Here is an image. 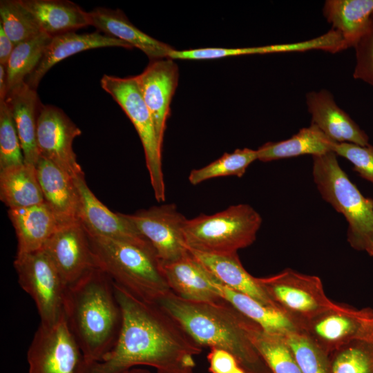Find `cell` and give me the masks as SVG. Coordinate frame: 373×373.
<instances>
[{
	"label": "cell",
	"instance_id": "6da1fadb",
	"mask_svg": "<svg viewBox=\"0 0 373 373\" xmlns=\"http://www.w3.org/2000/svg\"><path fill=\"white\" fill-rule=\"evenodd\" d=\"M122 323L117 341L100 361L84 362L79 373H128L139 365L157 373H184L202 347L161 307L113 283Z\"/></svg>",
	"mask_w": 373,
	"mask_h": 373
},
{
	"label": "cell",
	"instance_id": "7a4b0ae2",
	"mask_svg": "<svg viewBox=\"0 0 373 373\" xmlns=\"http://www.w3.org/2000/svg\"><path fill=\"white\" fill-rule=\"evenodd\" d=\"M64 313L86 363L100 361L115 346L122 314L113 281L99 267L66 289Z\"/></svg>",
	"mask_w": 373,
	"mask_h": 373
},
{
	"label": "cell",
	"instance_id": "3957f363",
	"mask_svg": "<svg viewBox=\"0 0 373 373\" xmlns=\"http://www.w3.org/2000/svg\"><path fill=\"white\" fill-rule=\"evenodd\" d=\"M156 305L174 318L202 347L228 351L247 373H271L249 337L256 323L227 301L186 300L170 291Z\"/></svg>",
	"mask_w": 373,
	"mask_h": 373
},
{
	"label": "cell",
	"instance_id": "277c9868",
	"mask_svg": "<svg viewBox=\"0 0 373 373\" xmlns=\"http://www.w3.org/2000/svg\"><path fill=\"white\" fill-rule=\"evenodd\" d=\"M86 231L97 267L113 283L136 298L155 305L171 291L162 262L150 244L118 240Z\"/></svg>",
	"mask_w": 373,
	"mask_h": 373
},
{
	"label": "cell",
	"instance_id": "5b68a950",
	"mask_svg": "<svg viewBox=\"0 0 373 373\" xmlns=\"http://www.w3.org/2000/svg\"><path fill=\"white\" fill-rule=\"evenodd\" d=\"M336 154L313 156L312 176L322 198L346 219L347 241L364 250L373 236V200L362 195L340 166Z\"/></svg>",
	"mask_w": 373,
	"mask_h": 373
},
{
	"label": "cell",
	"instance_id": "8992f818",
	"mask_svg": "<svg viewBox=\"0 0 373 373\" xmlns=\"http://www.w3.org/2000/svg\"><path fill=\"white\" fill-rule=\"evenodd\" d=\"M262 224L260 215L247 204H238L212 215L186 219L184 226L189 249L231 254L251 245Z\"/></svg>",
	"mask_w": 373,
	"mask_h": 373
},
{
	"label": "cell",
	"instance_id": "52a82bcc",
	"mask_svg": "<svg viewBox=\"0 0 373 373\" xmlns=\"http://www.w3.org/2000/svg\"><path fill=\"white\" fill-rule=\"evenodd\" d=\"M102 88L121 106L133 123L141 140L151 184L155 199L165 200V184L162 166V144L142 95L135 76L125 78L104 75Z\"/></svg>",
	"mask_w": 373,
	"mask_h": 373
},
{
	"label": "cell",
	"instance_id": "ba28073f",
	"mask_svg": "<svg viewBox=\"0 0 373 373\" xmlns=\"http://www.w3.org/2000/svg\"><path fill=\"white\" fill-rule=\"evenodd\" d=\"M259 283L276 307L289 318L298 330L319 315L336 308L326 296L321 279L291 269L268 277Z\"/></svg>",
	"mask_w": 373,
	"mask_h": 373
},
{
	"label": "cell",
	"instance_id": "9c48e42d",
	"mask_svg": "<svg viewBox=\"0 0 373 373\" xmlns=\"http://www.w3.org/2000/svg\"><path fill=\"white\" fill-rule=\"evenodd\" d=\"M13 265L19 285L35 303L40 323L57 321L64 314L68 285L48 254L43 249L16 254Z\"/></svg>",
	"mask_w": 373,
	"mask_h": 373
},
{
	"label": "cell",
	"instance_id": "30bf717a",
	"mask_svg": "<svg viewBox=\"0 0 373 373\" xmlns=\"http://www.w3.org/2000/svg\"><path fill=\"white\" fill-rule=\"evenodd\" d=\"M28 373H79L83 353L64 314L55 323H40L27 352Z\"/></svg>",
	"mask_w": 373,
	"mask_h": 373
},
{
	"label": "cell",
	"instance_id": "8fae6325",
	"mask_svg": "<svg viewBox=\"0 0 373 373\" xmlns=\"http://www.w3.org/2000/svg\"><path fill=\"white\" fill-rule=\"evenodd\" d=\"M124 216L150 243L162 263L176 260L189 253L184 236L186 218L175 204L153 206Z\"/></svg>",
	"mask_w": 373,
	"mask_h": 373
},
{
	"label": "cell",
	"instance_id": "7c38bea8",
	"mask_svg": "<svg viewBox=\"0 0 373 373\" xmlns=\"http://www.w3.org/2000/svg\"><path fill=\"white\" fill-rule=\"evenodd\" d=\"M300 331L330 356L352 341L373 336V310L339 305L314 318Z\"/></svg>",
	"mask_w": 373,
	"mask_h": 373
},
{
	"label": "cell",
	"instance_id": "4fadbf2b",
	"mask_svg": "<svg viewBox=\"0 0 373 373\" xmlns=\"http://www.w3.org/2000/svg\"><path fill=\"white\" fill-rule=\"evenodd\" d=\"M82 131L60 108L41 104L37 123V146L43 157L73 177L84 174L73 149Z\"/></svg>",
	"mask_w": 373,
	"mask_h": 373
},
{
	"label": "cell",
	"instance_id": "5bb4252c",
	"mask_svg": "<svg viewBox=\"0 0 373 373\" xmlns=\"http://www.w3.org/2000/svg\"><path fill=\"white\" fill-rule=\"evenodd\" d=\"M42 249L68 286L98 267L88 236L79 220L61 224Z\"/></svg>",
	"mask_w": 373,
	"mask_h": 373
},
{
	"label": "cell",
	"instance_id": "9a60e30c",
	"mask_svg": "<svg viewBox=\"0 0 373 373\" xmlns=\"http://www.w3.org/2000/svg\"><path fill=\"white\" fill-rule=\"evenodd\" d=\"M135 77L162 144L171 102L178 86V67L170 58L151 60L144 71Z\"/></svg>",
	"mask_w": 373,
	"mask_h": 373
},
{
	"label": "cell",
	"instance_id": "2e32d148",
	"mask_svg": "<svg viewBox=\"0 0 373 373\" xmlns=\"http://www.w3.org/2000/svg\"><path fill=\"white\" fill-rule=\"evenodd\" d=\"M79 195L78 218L91 233L118 240L150 244L124 213H114L99 201L85 180L84 173L75 177Z\"/></svg>",
	"mask_w": 373,
	"mask_h": 373
},
{
	"label": "cell",
	"instance_id": "e0dca14e",
	"mask_svg": "<svg viewBox=\"0 0 373 373\" xmlns=\"http://www.w3.org/2000/svg\"><path fill=\"white\" fill-rule=\"evenodd\" d=\"M162 265L169 288L176 296L191 301H224L214 285L216 277L189 251Z\"/></svg>",
	"mask_w": 373,
	"mask_h": 373
},
{
	"label": "cell",
	"instance_id": "ac0fdd59",
	"mask_svg": "<svg viewBox=\"0 0 373 373\" xmlns=\"http://www.w3.org/2000/svg\"><path fill=\"white\" fill-rule=\"evenodd\" d=\"M312 124L318 126L328 137L338 143L369 144L368 135L341 109L327 90L311 91L306 95Z\"/></svg>",
	"mask_w": 373,
	"mask_h": 373
},
{
	"label": "cell",
	"instance_id": "d6986e66",
	"mask_svg": "<svg viewBox=\"0 0 373 373\" xmlns=\"http://www.w3.org/2000/svg\"><path fill=\"white\" fill-rule=\"evenodd\" d=\"M35 169L44 201L60 223L79 220V195L75 178L41 156Z\"/></svg>",
	"mask_w": 373,
	"mask_h": 373
},
{
	"label": "cell",
	"instance_id": "ffe728a7",
	"mask_svg": "<svg viewBox=\"0 0 373 373\" xmlns=\"http://www.w3.org/2000/svg\"><path fill=\"white\" fill-rule=\"evenodd\" d=\"M104 47L132 48L126 43L99 31L83 34L69 32L53 36L46 46L39 63L25 82L36 90L45 74L60 61L84 50Z\"/></svg>",
	"mask_w": 373,
	"mask_h": 373
},
{
	"label": "cell",
	"instance_id": "44dd1931",
	"mask_svg": "<svg viewBox=\"0 0 373 373\" xmlns=\"http://www.w3.org/2000/svg\"><path fill=\"white\" fill-rule=\"evenodd\" d=\"M90 26L99 32L142 50L150 60L169 58L174 50L171 46L146 35L119 9L95 8L88 12Z\"/></svg>",
	"mask_w": 373,
	"mask_h": 373
},
{
	"label": "cell",
	"instance_id": "7402d4cb",
	"mask_svg": "<svg viewBox=\"0 0 373 373\" xmlns=\"http://www.w3.org/2000/svg\"><path fill=\"white\" fill-rule=\"evenodd\" d=\"M8 214L17 236V254L42 249L61 224L45 202L27 207L8 209Z\"/></svg>",
	"mask_w": 373,
	"mask_h": 373
},
{
	"label": "cell",
	"instance_id": "603a6c76",
	"mask_svg": "<svg viewBox=\"0 0 373 373\" xmlns=\"http://www.w3.org/2000/svg\"><path fill=\"white\" fill-rule=\"evenodd\" d=\"M188 249L220 283L277 309L258 278L254 277L244 268L237 253L213 254Z\"/></svg>",
	"mask_w": 373,
	"mask_h": 373
},
{
	"label": "cell",
	"instance_id": "cb8c5ba5",
	"mask_svg": "<svg viewBox=\"0 0 373 373\" xmlns=\"http://www.w3.org/2000/svg\"><path fill=\"white\" fill-rule=\"evenodd\" d=\"M4 101L15 124L24 162L35 165L39 157L37 146V123L41 104L36 90L24 82L12 90Z\"/></svg>",
	"mask_w": 373,
	"mask_h": 373
},
{
	"label": "cell",
	"instance_id": "d4e9b609",
	"mask_svg": "<svg viewBox=\"0 0 373 373\" xmlns=\"http://www.w3.org/2000/svg\"><path fill=\"white\" fill-rule=\"evenodd\" d=\"M43 32L53 37L90 26L89 13L66 0H21Z\"/></svg>",
	"mask_w": 373,
	"mask_h": 373
},
{
	"label": "cell",
	"instance_id": "484cf974",
	"mask_svg": "<svg viewBox=\"0 0 373 373\" xmlns=\"http://www.w3.org/2000/svg\"><path fill=\"white\" fill-rule=\"evenodd\" d=\"M323 12L348 48L354 47L370 26L373 0H327Z\"/></svg>",
	"mask_w": 373,
	"mask_h": 373
},
{
	"label": "cell",
	"instance_id": "4316f807",
	"mask_svg": "<svg viewBox=\"0 0 373 373\" xmlns=\"http://www.w3.org/2000/svg\"><path fill=\"white\" fill-rule=\"evenodd\" d=\"M336 142L328 137L318 126L311 124L292 137L279 142H269L257 151L258 160L270 162L310 154L318 155L333 151Z\"/></svg>",
	"mask_w": 373,
	"mask_h": 373
},
{
	"label": "cell",
	"instance_id": "83f0119b",
	"mask_svg": "<svg viewBox=\"0 0 373 373\" xmlns=\"http://www.w3.org/2000/svg\"><path fill=\"white\" fill-rule=\"evenodd\" d=\"M0 199L8 209L44 202L35 165L24 162L0 170Z\"/></svg>",
	"mask_w": 373,
	"mask_h": 373
},
{
	"label": "cell",
	"instance_id": "f1b7e54d",
	"mask_svg": "<svg viewBox=\"0 0 373 373\" xmlns=\"http://www.w3.org/2000/svg\"><path fill=\"white\" fill-rule=\"evenodd\" d=\"M214 285L221 297L264 331L285 336L298 330L295 324L278 309L265 305L241 292L231 289L216 278Z\"/></svg>",
	"mask_w": 373,
	"mask_h": 373
},
{
	"label": "cell",
	"instance_id": "f546056e",
	"mask_svg": "<svg viewBox=\"0 0 373 373\" xmlns=\"http://www.w3.org/2000/svg\"><path fill=\"white\" fill-rule=\"evenodd\" d=\"M249 337L271 373H301L284 336L268 333L256 323Z\"/></svg>",
	"mask_w": 373,
	"mask_h": 373
},
{
	"label": "cell",
	"instance_id": "4dcf8cb0",
	"mask_svg": "<svg viewBox=\"0 0 373 373\" xmlns=\"http://www.w3.org/2000/svg\"><path fill=\"white\" fill-rule=\"evenodd\" d=\"M51 37L42 32L15 46L6 66L7 71L6 96L25 82L26 79L39 63Z\"/></svg>",
	"mask_w": 373,
	"mask_h": 373
},
{
	"label": "cell",
	"instance_id": "1f68e13d",
	"mask_svg": "<svg viewBox=\"0 0 373 373\" xmlns=\"http://www.w3.org/2000/svg\"><path fill=\"white\" fill-rule=\"evenodd\" d=\"M258 160L257 151L248 148L238 149L232 153H225L210 164L193 169L189 175V181L197 185L206 180L225 176L241 178L248 166Z\"/></svg>",
	"mask_w": 373,
	"mask_h": 373
},
{
	"label": "cell",
	"instance_id": "d6a6232c",
	"mask_svg": "<svg viewBox=\"0 0 373 373\" xmlns=\"http://www.w3.org/2000/svg\"><path fill=\"white\" fill-rule=\"evenodd\" d=\"M0 17V24L15 46L43 32L35 17L21 0H1Z\"/></svg>",
	"mask_w": 373,
	"mask_h": 373
},
{
	"label": "cell",
	"instance_id": "836d02e7",
	"mask_svg": "<svg viewBox=\"0 0 373 373\" xmlns=\"http://www.w3.org/2000/svg\"><path fill=\"white\" fill-rule=\"evenodd\" d=\"M330 358L332 373H373V336L350 342Z\"/></svg>",
	"mask_w": 373,
	"mask_h": 373
},
{
	"label": "cell",
	"instance_id": "e575fe53",
	"mask_svg": "<svg viewBox=\"0 0 373 373\" xmlns=\"http://www.w3.org/2000/svg\"><path fill=\"white\" fill-rule=\"evenodd\" d=\"M284 336L301 373H332L330 356L305 333L296 330Z\"/></svg>",
	"mask_w": 373,
	"mask_h": 373
},
{
	"label": "cell",
	"instance_id": "d590c367",
	"mask_svg": "<svg viewBox=\"0 0 373 373\" xmlns=\"http://www.w3.org/2000/svg\"><path fill=\"white\" fill-rule=\"evenodd\" d=\"M303 41L292 44H274L258 47L236 48H205L184 50H173L169 58L172 59L202 60L246 55H262L287 52H304Z\"/></svg>",
	"mask_w": 373,
	"mask_h": 373
},
{
	"label": "cell",
	"instance_id": "8d00e7d4",
	"mask_svg": "<svg viewBox=\"0 0 373 373\" xmlns=\"http://www.w3.org/2000/svg\"><path fill=\"white\" fill-rule=\"evenodd\" d=\"M24 163L23 155L10 111L0 101V170Z\"/></svg>",
	"mask_w": 373,
	"mask_h": 373
},
{
	"label": "cell",
	"instance_id": "74e56055",
	"mask_svg": "<svg viewBox=\"0 0 373 373\" xmlns=\"http://www.w3.org/2000/svg\"><path fill=\"white\" fill-rule=\"evenodd\" d=\"M333 152L349 160L353 165V170L373 184V146L336 142Z\"/></svg>",
	"mask_w": 373,
	"mask_h": 373
},
{
	"label": "cell",
	"instance_id": "f35d334b",
	"mask_svg": "<svg viewBox=\"0 0 373 373\" xmlns=\"http://www.w3.org/2000/svg\"><path fill=\"white\" fill-rule=\"evenodd\" d=\"M354 48L356 66L353 77L373 86V19L368 30Z\"/></svg>",
	"mask_w": 373,
	"mask_h": 373
},
{
	"label": "cell",
	"instance_id": "ab89813d",
	"mask_svg": "<svg viewBox=\"0 0 373 373\" xmlns=\"http://www.w3.org/2000/svg\"><path fill=\"white\" fill-rule=\"evenodd\" d=\"M211 373H230L240 366L236 358L230 352L220 348H210L207 355Z\"/></svg>",
	"mask_w": 373,
	"mask_h": 373
},
{
	"label": "cell",
	"instance_id": "60d3db41",
	"mask_svg": "<svg viewBox=\"0 0 373 373\" xmlns=\"http://www.w3.org/2000/svg\"><path fill=\"white\" fill-rule=\"evenodd\" d=\"M15 47V45L7 36L0 24V64L6 66Z\"/></svg>",
	"mask_w": 373,
	"mask_h": 373
},
{
	"label": "cell",
	"instance_id": "b9f144b4",
	"mask_svg": "<svg viewBox=\"0 0 373 373\" xmlns=\"http://www.w3.org/2000/svg\"><path fill=\"white\" fill-rule=\"evenodd\" d=\"M7 94V71L6 66L0 64V101L5 100Z\"/></svg>",
	"mask_w": 373,
	"mask_h": 373
},
{
	"label": "cell",
	"instance_id": "7bdbcfd3",
	"mask_svg": "<svg viewBox=\"0 0 373 373\" xmlns=\"http://www.w3.org/2000/svg\"><path fill=\"white\" fill-rule=\"evenodd\" d=\"M364 251H365L370 256H373V236L367 241Z\"/></svg>",
	"mask_w": 373,
	"mask_h": 373
},
{
	"label": "cell",
	"instance_id": "ee69618b",
	"mask_svg": "<svg viewBox=\"0 0 373 373\" xmlns=\"http://www.w3.org/2000/svg\"><path fill=\"white\" fill-rule=\"evenodd\" d=\"M128 373H151L150 372L142 369H131Z\"/></svg>",
	"mask_w": 373,
	"mask_h": 373
},
{
	"label": "cell",
	"instance_id": "f6af8a7d",
	"mask_svg": "<svg viewBox=\"0 0 373 373\" xmlns=\"http://www.w3.org/2000/svg\"><path fill=\"white\" fill-rule=\"evenodd\" d=\"M230 373H247L242 367L238 366Z\"/></svg>",
	"mask_w": 373,
	"mask_h": 373
},
{
	"label": "cell",
	"instance_id": "bcb514c9",
	"mask_svg": "<svg viewBox=\"0 0 373 373\" xmlns=\"http://www.w3.org/2000/svg\"><path fill=\"white\" fill-rule=\"evenodd\" d=\"M184 373H193V369L186 371Z\"/></svg>",
	"mask_w": 373,
	"mask_h": 373
},
{
	"label": "cell",
	"instance_id": "7dc6e473",
	"mask_svg": "<svg viewBox=\"0 0 373 373\" xmlns=\"http://www.w3.org/2000/svg\"><path fill=\"white\" fill-rule=\"evenodd\" d=\"M372 19H373V15H372Z\"/></svg>",
	"mask_w": 373,
	"mask_h": 373
}]
</instances>
